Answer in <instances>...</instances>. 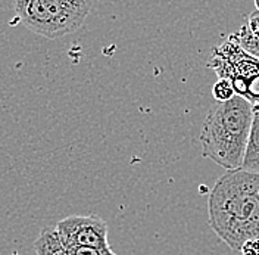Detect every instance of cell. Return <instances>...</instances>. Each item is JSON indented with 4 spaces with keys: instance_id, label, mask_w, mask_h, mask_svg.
<instances>
[{
    "instance_id": "obj_1",
    "label": "cell",
    "mask_w": 259,
    "mask_h": 255,
    "mask_svg": "<svg viewBox=\"0 0 259 255\" xmlns=\"http://www.w3.org/2000/svg\"><path fill=\"white\" fill-rule=\"evenodd\" d=\"M210 229L233 251L259 239V173L243 168L227 171L208 198Z\"/></svg>"
},
{
    "instance_id": "obj_10",
    "label": "cell",
    "mask_w": 259,
    "mask_h": 255,
    "mask_svg": "<svg viewBox=\"0 0 259 255\" xmlns=\"http://www.w3.org/2000/svg\"><path fill=\"white\" fill-rule=\"evenodd\" d=\"M71 255H116L113 251H100L95 248H71Z\"/></svg>"
},
{
    "instance_id": "obj_9",
    "label": "cell",
    "mask_w": 259,
    "mask_h": 255,
    "mask_svg": "<svg viewBox=\"0 0 259 255\" xmlns=\"http://www.w3.org/2000/svg\"><path fill=\"white\" fill-rule=\"evenodd\" d=\"M212 95L215 97V100H218L220 103L227 102V100H230V99H233V97L236 96L234 95L233 87H231V84L226 80H218L213 84V87H212Z\"/></svg>"
},
{
    "instance_id": "obj_2",
    "label": "cell",
    "mask_w": 259,
    "mask_h": 255,
    "mask_svg": "<svg viewBox=\"0 0 259 255\" xmlns=\"http://www.w3.org/2000/svg\"><path fill=\"white\" fill-rule=\"evenodd\" d=\"M252 106L243 97L234 96L210 110L199 137L203 157L227 171L242 168L252 126Z\"/></svg>"
},
{
    "instance_id": "obj_8",
    "label": "cell",
    "mask_w": 259,
    "mask_h": 255,
    "mask_svg": "<svg viewBox=\"0 0 259 255\" xmlns=\"http://www.w3.org/2000/svg\"><path fill=\"white\" fill-rule=\"evenodd\" d=\"M234 34H236V39H237L240 48H242L246 53H249L250 56L259 59V39L253 37V35L249 32L246 25H243L242 28L237 32H234Z\"/></svg>"
},
{
    "instance_id": "obj_7",
    "label": "cell",
    "mask_w": 259,
    "mask_h": 255,
    "mask_svg": "<svg viewBox=\"0 0 259 255\" xmlns=\"http://www.w3.org/2000/svg\"><path fill=\"white\" fill-rule=\"evenodd\" d=\"M35 255H71L69 249L62 243L56 227H45L34 242Z\"/></svg>"
},
{
    "instance_id": "obj_4",
    "label": "cell",
    "mask_w": 259,
    "mask_h": 255,
    "mask_svg": "<svg viewBox=\"0 0 259 255\" xmlns=\"http://www.w3.org/2000/svg\"><path fill=\"white\" fill-rule=\"evenodd\" d=\"M209 68L218 76V80L231 84L234 95L252 105L259 103V59L240 48L236 34L212 49Z\"/></svg>"
},
{
    "instance_id": "obj_11",
    "label": "cell",
    "mask_w": 259,
    "mask_h": 255,
    "mask_svg": "<svg viewBox=\"0 0 259 255\" xmlns=\"http://www.w3.org/2000/svg\"><path fill=\"white\" fill-rule=\"evenodd\" d=\"M244 25L247 27V30H249V32H250L253 37L259 39V12L258 11H255V12H252V14L249 15V19H247V22H246Z\"/></svg>"
},
{
    "instance_id": "obj_6",
    "label": "cell",
    "mask_w": 259,
    "mask_h": 255,
    "mask_svg": "<svg viewBox=\"0 0 259 255\" xmlns=\"http://www.w3.org/2000/svg\"><path fill=\"white\" fill-rule=\"evenodd\" d=\"M242 168L246 171L259 173V103L252 106V126Z\"/></svg>"
},
{
    "instance_id": "obj_5",
    "label": "cell",
    "mask_w": 259,
    "mask_h": 255,
    "mask_svg": "<svg viewBox=\"0 0 259 255\" xmlns=\"http://www.w3.org/2000/svg\"><path fill=\"white\" fill-rule=\"evenodd\" d=\"M59 238L68 249L95 248L112 251L108 242V224L96 214L69 215L55 226Z\"/></svg>"
},
{
    "instance_id": "obj_3",
    "label": "cell",
    "mask_w": 259,
    "mask_h": 255,
    "mask_svg": "<svg viewBox=\"0 0 259 255\" xmlns=\"http://www.w3.org/2000/svg\"><path fill=\"white\" fill-rule=\"evenodd\" d=\"M93 8L85 0H18L15 12L24 27L48 39H59L84 25Z\"/></svg>"
},
{
    "instance_id": "obj_12",
    "label": "cell",
    "mask_w": 259,
    "mask_h": 255,
    "mask_svg": "<svg viewBox=\"0 0 259 255\" xmlns=\"http://www.w3.org/2000/svg\"><path fill=\"white\" fill-rule=\"evenodd\" d=\"M240 252H242V255H259V239L244 242Z\"/></svg>"
},
{
    "instance_id": "obj_13",
    "label": "cell",
    "mask_w": 259,
    "mask_h": 255,
    "mask_svg": "<svg viewBox=\"0 0 259 255\" xmlns=\"http://www.w3.org/2000/svg\"><path fill=\"white\" fill-rule=\"evenodd\" d=\"M255 8H256V11L259 12V0H256V2H255Z\"/></svg>"
}]
</instances>
